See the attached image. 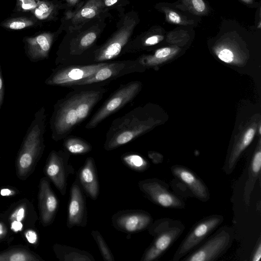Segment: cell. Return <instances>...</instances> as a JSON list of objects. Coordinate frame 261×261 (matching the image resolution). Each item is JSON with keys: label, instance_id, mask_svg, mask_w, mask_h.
Returning <instances> with one entry per match:
<instances>
[{"label": "cell", "instance_id": "obj_21", "mask_svg": "<svg viewBox=\"0 0 261 261\" xmlns=\"http://www.w3.org/2000/svg\"><path fill=\"white\" fill-rule=\"evenodd\" d=\"M261 168V151L258 149L256 151L251 161L248 172V178L246 181L244 190V199L245 204H250L251 193L256 181L260 176Z\"/></svg>", "mask_w": 261, "mask_h": 261}, {"label": "cell", "instance_id": "obj_19", "mask_svg": "<svg viewBox=\"0 0 261 261\" xmlns=\"http://www.w3.org/2000/svg\"><path fill=\"white\" fill-rule=\"evenodd\" d=\"M105 8L103 0H89L73 12H68L66 19L73 27H80L98 15Z\"/></svg>", "mask_w": 261, "mask_h": 261}, {"label": "cell", "instance_id": "obj_36", "mask_svg": "<svg viewBox=\"0 0 261 261\" xmlns=\"http://www.w3.org/2000/svg\"><path fill=\"white\" fill-rule=\"evenodd\" d=\"M24 209L23 207H21L17 210L12 215V217L15 219V220L21 221L24 216Z\"/></svg>", "mask_w": 261, "mask_h": 261}, {"label": "cell", "instance_id": "obj_35", "mask_svg": "<svg viewBox=\"0 0 261 261\" xmlns=\"http://www.w3.org/2000/svg\"><path fill=\"white\" fill-rule=\"evenodd\" d=\"M25 237L28 242L32 244L36 243L37 240V235L36 233L32 230H29L27 232Z\"/></svg>", "mask_w": 261, "mask_h": 261}, {"label": "cell", "instance_id": "obj_37", "mask_svg": "<svg viewBox=\"0 0 261 261\" xmlns=\"http://www.w3.org/2000/svg\"><path fill=\"white\" fill-rule=\"evenodd\" d=\"M22 224L20 221L15 220L11 224V228L15 231H18L21 230Z\"/></svg>", "mask_w": 261, "mask_h": 261}, {"label": "cell", "instance_id": "obj_30", "mask_svg": "<svg viewBox=\"0 0 261 261\" xmlns=\"http://www.w3.org/2000/svg\"><path fill=\"white\" fill-rule=\"evenodd\" d=\"M217 53L219 59L226 63H230L233 59L234 54L232 50L226 45L220 46Z\"/></svg>", "mask_w": 261, "mask_h": 261}, {"label": "cell", "instance_id": "obj_6", "mask_svg": "<svg viewBox=\"0 0 261 261\" xmlns=\"http://www.w3.org/2000/svg\"><path fill=\"white\" fill-rule=\"evenodd\" d=\"M149 233L155 237L151 245L142 256L141 260L152 261L160 257L181 233V224H172L169 221H157L148 228Z\"/></svg>", "mask_w": 261, "mask_h": 261}, {"label": "cell", "instance_id": "obj_33", "mask_svg": "<svg viewBox=\"0 0 261 261\" xmlns=\"http://www.w3.org/2000/svg\"><path fill=\"white\" fill-rule=\"evenodd\" d=\"M2 68L0 62V110L3 105L5 95V85L2 72Z\"/></svg>", "mask_w": 261, "mask_h": 261}, {"label": "cell", "instance_id": "obj_9", "mask_svg": "<svg viewBox=\"0 0 261 261\" xmlns=\"http://www.w3.org/2000/svg\"><path fill=\"white\" fill-rule=\"evenodd\" d=\"M144 67L138 61L125 60L108 62L92 75L77 82L74 86L99 84L108 82L122 76L140 71Z\"/></svg>", "mask_w": 261, "mask_h": 261}, {"label": "cell", "instance_id": "obj_18", "mask_svg": "<svg viewBox=\"0 0 261 261\" xmlns=\"http://www.w3.org/2000/svg\"><path fill=\"white\" fill-rule=\"evenodd\" d=\"M173 174L184 182L198 198L203 201L210 197L207 189L203 182L192 171L179 165L171 168Z\"/></svg>", "mask_w": 261, "mask_h": 261}, {"label": "cell", "instance_id": "obj_34", "mask_svg": "<svg viewBox=\"0 0 261 261\" xmlns=\"http://www.w3.org/2000/svg\"><path fill=\"white\" fill-rule=\"evenodd\" d=\"M261 257V242L260 238H259L258 241V244L256 246V249L254 251L252 255L251 260L252 261H259Z\"/></svg>", "mask_w": 261, "mask_h": 261}, {"label": "cell", "instance_id": "obj_1", "mask_svg": "<svg viewBox=\"0 0 261 261\" xmlns=\"http://www.w3.org/2000/svg\"><path fill=\"white\" fill-rule=\"evenodd\" d=\"M107 91L99 85L75 90L58 100L49 120L52 139L58 141L67 137L86 119Z\"/></svg>", "mask_w": 261, "mask_h": 261}, {"label": "cell", "instance_id": "obj_3", "mask_svg": "<svg viewBox=\"0 0 261 261\" xmlns=\"http://www.w3.org/2000/svg\"><path fill=\"white\" fill-rule=\"evenodd\" d=\"M45 109L42 107L35 114L34 118L23 138L18 152L17 165L18 175L25 176L43 152V135L46 128Z\"/></svg>", "mask_w": 261, "mask_h": 261}, {"label": "cell", "instance_id": "obj_17", "mask_svg": "<svg viewBox=\"0 0 261 261\" xmlns=\"http://www.w3.org/2000/svg\"><path fill=\"white\" fill-rule=\"evenodd\" d=\"M79 181L86 194L93 200H96L99 193V186L95 162L93 158L86 159L78 173Z\"/></svg>", "mask_w": 261, "mask_h": 261}, {"label": "cell", "instance_id": "obj_20", "mask_svg": "<svg viewBox=\"0 0 261 261\" xmlns=\"http://www.w3.org/2000/svg\"><path fill=\"white\" fill-rule=\"evenodd\" d=\"M54 250L57 257L61 261H95L88 252L69 246L55 244Z\"/></svg>", "mask_w": 261, "mask_h": 261}, {"label": "cell", "instance_id": "obj_40", "mask_svg": "<svg viewBox=\"0 0 261 261\" xmlns=\"http://www.w3.org/2000/svg\"><path fill=\"white\" fill-rule=\"evenodd\" d=\"M68 4L71 6H75L80 0H66Z\"/></svg>", "mask_w": 261, "mask_h": 261}, {"label": "cell", "instance_id": "obj_32", "mask_svg": "<svg viewBox=\"0 0 261 261\" xmlns=\"http://www.w3.org/2000/svg\"><path fill=\"white\" fill-rule=\"evenodd\" d=\"M164 39V36L160 35H153L146 38L142 42L143 46H148L155 45L161 42Z\"/></svg>", "mask_w": 261, "mask_h": 261}, {"label": "cell", "instance_id": "obj_5", "mask_svg": "<svg viewBox=\"0 0 261 261\" xmlns=\"http://www.w3.org/2000/svg\"><path fill=\"white\" fill-rule=\"evenodd\" d=\"M141 89L139 81H131L119 87L94 113L86 125L87 129H93L112 114L132 101Z\"/></svg>", "mask_w": 261, "mask_h": 261}, {"label": "cell", "instance_id": "obj_10", "mask_svg": "<svg viewBox=\"0 0 261 261\" xmlns=\"http://www.w3.org/2000/svg\"><path fill=\"white\" fill-rule=\"evenodd\" d=\"M232 232L228 228L220 230L198 250L184 260L186 261H213L216 260L231 245Z\"/></svg>", "mask_w": 261, "mask_h": 261}, {"label": "cell", "instance_id": "obj_39", "mask_svg": "<svg viewBox=\"0 0 261 261\" xmlns=\"http://www.w3.org/2000/svg\"><path fill=\"white\" fill-rule=\"evenodd\" d=\"M11 194V191L8 189H3L1 191V195L3 196H9Z\"/></svg>", "mask_w": 261, "mask_h": 261}, {"label": "cell", "instance_id": "obj_22", "mask_svg": "<svg viewBox=\"0 0 261 261\" xmlns=\"http://www.w3.org/2000/svg\"><path fill=\"white\" fill-rule=\"evenodd\" d=\"M63 145L67 152L73 154L87 153L92 149V146L89 142L75 136L67 137L64 138Z\"/></svg>", "mask_w": 261, "mask_h": 261}, {"label": "cell", "instance_id": "obj_15", "mask_svg": "<svg viewBox=\"0 0 261 261\" xmlns=\"http://www.w3.org/2000/svg\"><path fill=\"white\" fill-rule=\"evenodd\" d=\"M54 35L50 32H44L37 36L27 37L24 41L25 53L32 62H37L48 58L51 47Z\"/></svg>", "mask_w": 261, "mask_h": 261}, {"label": "cell", "instance_id": "obj_38", "mask_svg": "<svg viewBox=\"0 0 261 261\" xmlns=\"http://www.w3.org/2000/svg\"><path fill=\"white\" fill-rule=\"evenodd\" d=\"M118 1L119 0H103V3L105 7H110L117 3Z\"/></svg>", "mask_w": 261, "mask_h": 261}, {"label": "cell", "instance_id": "obj_8", "mask_svg": "<svg viewBox=\"0 0 261 261\" xmlns=\"http://www.w3.org/2000/svg\"><path fill=\"white\" fill-rule=\"evenodd\" d=\"M70 155L66 150H52L47 158L45 173L62 196L66 194L67 180L75 171L69 162Z\"/></svg>", "mask_w": 261, "mask_h": 261}, {"label": "cell", "instance_id": "obj_16", "mask_svg": "<svg viewBox=\"0 0 261 261\" xmlns=\"http://www.w3.org/2000/svg\"><path fill=\"white\" fill-rule=\"evenodd\" d=\"M38 199L41 222L44 226L49 225L54 220L58 201L46 178L40 181Z\"/></svg>", "mask_w": 261, "mask_h": 261}, {"label": "cell", "instance_id": "obj_28", "mask_svg": "<svg viewBox=\"0 0 261 261\" xmlns=\"http://www.w3.org/2000/svg\"><path fill=\"white\" fill-rule=\"evenodd\" d=\"M182 2L191 13L197 15L207 13V8L203 0H182Z\"/></svg>", "mask_w": 261, "mask_h": 261}, {"label": "cell", "instance_id": "obj_29", "mask_svg": "<svg viewBox=\"0 0 261 261\" xmlns=\"http://www.w3.org/2000/svg\"><path fill=\"white\" fill-rule=\"evenodd\" d=\"M163 11L166 15V19L168 22L180 25H187L188 22L184 19L181 15L176 12L173 11L169 8L163 7Z\"/></svg>", "mask_w": 261, "mask_h": 261}, {"label": "cell", "instance_id": "obj_31", "mask_svg": "<svg viewBox=\"0 0 261 261\" xmlns=\"http://www.w3.org/2000/svg\"><path fill=\"white\" fill-rule=\"evenodd\" d=\"M37 0H17L18 7L23 11L33 10L37 5Z\"/></svg>", "mask_w": 261, "mask_h": 261}, {"label": "cell", "instance_id": "obj_24", "mask_svg": "<svg viewBox=\"0 0 261 261\" xmlns=\"http://www.w3.org/2000/svg\"><path fill=\"white\" fill-rule=\"evenodd\" d=\"M39 260L26 250H12L0 253V260L29 261Z\"/></svg>", "mask_w": 261, "mask_h": 261}, {"label": "cell", "instance_id": "obj_41", "mask_svg": "<svg viewBox=\"0 0 261 261\" xmlns=\"http://www.w3.org/2000/svg\"><path fill=\"white\" fill-rule=\"evenodd\" d=\"M4 234V228L3 225L0 223V236Z\"/></svg>", "mask_w": 261, "mask_h": 261}, {"label": "cell", "instance_id": "obj_2", "mask_svg": "<svg viewBox=\"0 0 261 261\" xmlns=\"http://www.w3.org/2000/svg\"><path fill=\"white\" fill-rule=\"evenodd\" d=\"M152 119L145 115V109L137 107L113 120L107 134L104 149L114 150L125 145L147 131Z\"/></svg>", "mask_w": 261, "mask_h": 261}, {"label": "cell", "instance_id": "obj_11", "mask_svg": "<svg viewBox=\"0 0 261 261\" xmlns=\"http://www.w3.org/2000/svg\"><path fill=\"white\" fill-rule=\"evenodd\" d=\"M150 215L140 210H126L115 213L112 217L113 226L127 233H138L148 228L152 222Z\"/></svg>", "mask_w": 261, "mask_h": 261}, {"label": "cell", "instance_id": "obj_26", "mask_svg": "<svg viewBox=\"0 0 261 261\" xmlns=\"http://www.w3.org/2000/svg\"><path fill=\"white\" fill-rule=\"evenodd\" d=\"M91 234L98 247L103 260L114 261V255L100 233L97 230H93Z\"/></svg>", "mask_w": 261, "mask_h": 261}, {"label": "cell", "instance_id": "obj_42", "mask_svg": "<svg viewBox=\"0 0 261 261\" xmlns=\"http://www.w3.org/2000/svg\"><path fill=\"white\" fill-rule=\"evenodd\" d=\"M241 1H242L243 2H244L245 3L250 4L252 2L253 0H241Z\"/></svg>", "mask_w": 261, "mask_h": 261}, {"label": "cell", "instance_id": "obj_23", "mask_svg": "<svg viewBox=\"0 0 261 261\" xmlns=\"http://www.w3.org/2000/svg\"><path fill=\"white\" fill-rule=\"evenodd\" d=\"M121 160L128 168L137 172H143L148 168L147 162L137 153L129 152L123 154Z\"/></svg>", "mask_w": 261, "mask_h": 261}, {"label": "cell", "instance_id": "obj_27", "mask_svg": "<svg viewBox=\"0 0 261 261\" xmlns=\"http://www.w3.org/2000/svg\"><path fill=\"white\" fill-rule=\"evenodd\" d=\"M54 10L53 4L50 2L38 0L33 12L38 19L44 20L49 17L53 14Z\"/></svg>", "mask_w": 261, "mask_h": 261}, {"label": "cell", "instance_id": "obj_12", "mask_svg": "<svg viewBox=\"0 0 261 261\" xmlns=\"http://www.w3.org/2000/svg\"><path fill=\"white\" fill-rule=\"evenodd\" d=\"M140 190L150 200L163 207L181 208L184 203L176 196L169 191L160 180L146 179L138 183Z\"/></svg>", "mask_w": 261, "mask_h": 261}, {"label": "cell", "instance_id": "obj_14", "mask_svg": "<svg viewBox=\"0 0 261 261\" xmlns=\"http://www.w3.org/2000/svg\"><path fill=\"white\" fill-rule=\"evenodd\" d=\"M85 200L80 182L76 178L70 188L67 219L68 228L85 227L87 225V211Z\"/></svg>", "mask_w": 261, "mask_h": 261}, {"label": "cell", "instance_id": "obj_7", "mask_svg": "<svg viewBox=\"0 0 261 261\" xmlns=\"http://www.w3.org/2000/svg\"><path fill=\"white\" fill-rule=\"evenodd\" d=\"M107 63L59 65L53 70L45 80V84L50 86H74L77 82L93 74Z\"/></svg>", "mask_w": 261, "mask_h": 261}, {"label": "cell", "instance_id": "obj_25", "mask_svg": "<svg viewBox=\"0 0 261 261\" xmlns=\"http://www.w3.org/2000/svg\"><path fill=\"white\" fill-rule=\"evenodd\" d=\"M35 23L34 19L24 17L12 18L4 21L1 25L7 29L17 30L33 26Z\"/></svg>", "mask_w": 261, "mask_h": 261}, {"label": "cell", "instance_id": "obj_4", "mask_svg": "<svg viewBox=\"0 0 261 261\" xmlns=\"http://www.w3.org/2000/svg\"><path fill=\"white\" fill-rule=\"evenodd\" d=\"M137 21L135 13L127 14L112 36L93 51L91 62H105L118 57L127 45Z\"/></svg>", "mask_w": 261, "mask_h": 261}, {"label": "cell", "instance_id": "obj_13", "mask_svg": "<svg viewBox=\"0 0 261 261\" xmlns=\"http://www.w3.org/2000/svg\"><path fill=\"white\" fill-rule=\"evenodd\" d=\"M221 216H211L198 223L185 239L175 252L172 260H178L214 230L223 221Z\"/></svg>", "mask_w": 261, "mask_h": 261}]
</instances>
